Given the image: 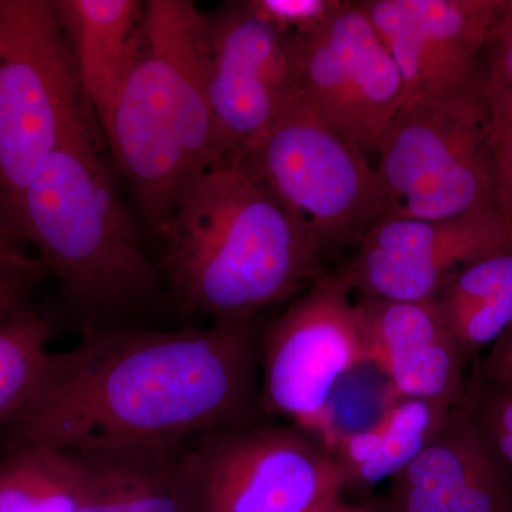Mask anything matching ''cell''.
I'll use <instances>...</instances> for the list:
<instances>
[{"mask_svg": "<svg viewBox=\"0 0 512 512\" xmlns=\"http://www.w3.org/2000/svg\"><path fill=\"white\" fill-rule=\"evenodd\" d=\"M261 332L255 318L184 330L87 325L76 346L50 350L28 402L0 429L9 450H76L254 426Z\"/></svg>", "mask_w": 512, "mask_h": 512, "instance_id": "obj_1", "label": "cell"}, {"mask_svg": "<svg viewBox=\"0 0 512 512\" xmlns=\"http://www.w3.org/2000/svg\"><path fill=\"white\" fill-rule=\"evenodd\" d=\"M157 231L178 301L212 322L255 318L328 274L318 242L238 161L201 174Z\"/></svg>", "mask_w": 512, "mask_h": 512, "instance_id": "obj_2", "label": "cell"}, {"mask_svg": "<svg viewBox=\"0 0 512 512\" xmlns=\"http://www.w3.org/2000/svg\"><path fill=\"white\" fill-rule=\"evenodd\" d=\"M204 26L188 0L144 3L140 55L101 124L156 229L201 174L229 158L208 94Z\"/></svg>", "mask_w": 512, "mask_h": 512, "instance_id": "obj_3", "label": "cell"}, {"mask_svg": "<svg viewBox=\"0 0 512 512\" xmlns=\"http://www.w3.org/2000/svg\"><path fill=\"white\" fill-rule=\"evenodd\" d=\"M15 229L84 309L123 311L157 289L160 269L144 251L89 127L39 168L23 192Z\"/></svg>", "mask_w": 512, "mask_h": 512, "instance_id": "obj_4", "label": "cell"}, {"mask_svg": "<svg viewBox=\"0 0 512 512\" xmlns=\"http://www.w3.org/2000/svg\"><path fill=\"white\" fill-rule=\"evenodd\" d=\"M84 101L55 3L0 0V218L13 229L39 168L89 127Z\"/></svg>", "mask_w": 512, "mask_h": 512, "instance_id": "obj_5", "label": "cell"}, {"mask_svg": "<svg viewBox=\"0 0 512 512\" xmlns=\"http://www.w3.org/2000/svg\"><path fill=\"white\" fill-rule=\"evenodd\" d=\"M238 163L301 222L326 258L357 247L386 214L375 165L301 90Z\"/></svg>", "mask_w": 512, "mask_h": 512, "instance_id": "obj_6", "label": "cell"}, {"mask_svg": "<svg viewBox=\"0 0 512 512\" xmlns=\"http://www.w3.org/2000/svg\"><path fill=\"white\" fill-rule=\"evenodd\" d=\"M384 217L450 220L495 207V161L483 94L404 106L377 148Z\"/></svg>", "mask_w": 512, "mask_h": 512, "instance_id": "obj_7", "label": "cell"}, {"mask_svg": "<svg viewBox=\"0 0 512 512\" xmlns=\"http://www.w3.org/2000/svg\"><path fill=\"white\" fill-rule=\"evenodd\" d=\"M185 474L197 512H313L346 488L335 453L292 423L188 440Z\"/></svg>", "mask_w": 512, "mask_h": 512, "instance_id": "obj_8", "label": "cell"}, {"mask_svg": "<svg viewBox=\"0 0 512 512\" xmlns=\"http://www.w3.org/2000/svg\"><path fill=\"white\" fill-rule=\"evenodd\" d=\"M365 363L353 291L338 271L328 272L261 332V410L311 431L333 451L329 404Z\"/></svg>", "mask_w": 512, "mask_h": 512, "instance_id": "obj_9", "label": "cell"}, {"mask_svg": "<svg viewBox=\"0 0 512 512\" xmlns=\"http://www.w3.org/2000/svg\"><path fill=\"white\" fill-rule=\"evenodd\" d=\"M299 90L340 137L376 154L403 104V79L392 53L357 2L325 23L288 35Z\"/></svg>", "mask_w": 512, "mask_h": 512, "instance_id": "obj_10", "label": "cell"}, {"mask_svg": "<svg viewBox=\"0 0 512 512\" xmlns=\"http://www.w3.org/2000/svg\"><path fill=\"white\" fill-rule=\"evenodd\" d=\"M359 3L392 53L403 104L483 94V56L505 0H365Z\"/></svg>", "mask_w": 512, "mask_h": 512, "instance_id": "obj_11", "label": "cell"}, {"mask_svg": "<svg viewBox=\"0 0 512 512\" xmlns=\"http://www.w3.org/2000/svg\"><path fill=\"white\" fill-rule=\"evenodd\" d=\"M205 16V69L212 110L238 161L274 126L299 92L291 40L247 2Z\"/></svg>", "mask_w": 512, "mask_h": 512, "instance_id": "obj_12", "label": "cell"}, {"mask_svg": "<svg viewBox=\"0 0 512 512\" xmlns=\"http://www.w3.org/2000/svg\"><path fill=\"white\" fill-rule=\"evenodd\" d=\"M511 247L497 205L450 220L383 217L338 272L357 295L430 301L460 269Z\"/></svg>", "mask_w": 512, "mask_h": 512, "instance_id": "obj_13", "label": "cell"}, {"mask_svg": "<svg viewBox=\"0 0 512 512\" xmlns=\"http://www.w3.org/2000/svg\"><path fill=\"white\" fill-rule=\"evenodd\" d=\"M357 318L366 363L389 383L392 399H417L454 409L467 392L468 360L431 301L359 295Z\"/></svg>", "mask_w": 512, "mask_h": 512, "instance_id": "obj_14", "label": "cell"}, {"mask_svg": "<svg viewBox=\"0 0 512 512\" xmlns=\"http://www.w3.org/2000/svg\"><path fill=\"white\" fill-rule=\"evenodd\" d=\"M390 481L393 512H512V470L464 402Z\"/></svg>", "mask_w": 512, "mask_h": 512, "instance_id": "obj_15", "label": "cell"}, {"mask_svg": "<svg viewBox=\"0 0 512 512\" xmlns=\"http://www.w3.org/2000/svg\"><path fill=\"white\" fill-rule=\"evenodd\" d=\"M187 443L66 450L79 476L77 512H197L185 474Z\"/></svg>", "mask_w": 512, "mask_h": 512, "instance_id": "obj_16", "label": "cell"}, {"mask_svg": "<svg viewBox=\"0 0 512 512\" xmlns=\"http://www.w3.org/2000/svg\"><path fill=\"white\" fill-rule=\"evenodd\" d=\"M57 16L82 86L100 124L109 117L143 42L138 0H56Z\"/></svg>", "mask_w": 512, "mask_h": 512, "instance_id": "obj_17", "label": "cell"}, {"mask_svg": "<svg viewBox=\"0 0 512 512\" xmlns=\"http://www.w3.org/2000/svg\"><path fill=\"white\" fill-rule=\"evenodd\" d=\"M451 410L424 400L392 399L372 426L340 436L333 453L346 487L392 480L419 456Z\"/></svg>", "mask_w": 512, "mask_h": 512, "instance_id": "obj_18", "label": "cell"}, {"mask_svg": "<svg viewBox=\"0 0 512 512\" xmlns=\"http://www.w3.org/2000/svg\"><path fill=\"white\" fill-rule=\"evenodd\" d=\"M79 476L69 451L18 447L0 463V512H77Z\"/></svg>", "mask_w": 512, "mask_h": 512, "instance_id": "obj_19", "label": "cell"}, {"mask_svg": "<svg viewBox=\"0 0 512 512\" xmlns=\"http://www.w3.org/2000/svg\"><path fill=\"white\" fill-rule=\"evenodd\" d=\"M53 323L32 302L0 322V427L28 402L49 356Z\"/></svg>", "mask_w": 512, "mask_h": 512, "instance_id": "obj_20", "label": "cell"}, {"mask_svg": "<svg viewBox=\"0 0 512 512\" xmlns=\"http://www.w3.org/2000/svg\"><path fill=\"white\" fill-rule=\"evenodd\" d=\"M481 90L491 136L512 128V0H505L503 13L491 33L483 56Z\"/></svg>", "mask_w": 512, "mask_h": 512, "instance_id": "obj_21", "label": "cell"}, {"mask_svg": "<svg viewBox=\"0 0 512 512\" xmlns=\"http://www.w3.org/2000/svg\"><path fill=\"white\" fill-rule=\"evenodd\" d=\"M464 404L495 453L512 470V392L487 382L473 367Z\"/></svg>", "mask_w": 512, "mask_h": 512, "instance_id": "obj_22", "label": "cell"}, {"mask_svg": "<svg viewBox=\"0 0 512 512\" xmlns=\"http://www.w3.org/2000/svg\"><path fill=\"white\" fill-rule=\"evenodd\" d=\"M249 6L282 35H306L342 8L340 0H248Z\"/></svg>", "mask_w": 512, "mask_h": 512, "instance_id": "obj_23", "label": "cell"}, {"mask_svg": "<svg viewBox=\"0 0 512 512\" xmlns=\"http://www.w3.org/2000/svg\"><path fill=\"white\" fill-rule=\"evenodd\" d=\"M22 238L0 218V282L30 279L40 282L47 272L37 258L26 254Z\"/></svg>", "mask_w": 512, "mask_h": 512, "instance_id": "obj_24", "label": "cell"}, {"mask_svg": "<svg viewBox=\"0 0 512 512\" xmlns=\"http://www.w3.org/2000/svg\"><path fill=\"white\" fill-rule=\"evenodd\" d=\"M495 161V205L503 215L512 242V128L491 136Z\"/></svg>", "mask_w": 512, "mask_h": 512, "instance_id": "obj_25", "label": "cell"}, {"mask_svg": "<svg viewBox=\"0 0 512 512\" xmlns=\"http://www.w3.org/2000/svg\"><path fill=\"white\" fill-rule=\"evenodd\" d=\"M474 369L487 382L512 392V326L476 360Z\"/></svg>", "mask_w": 512, "mask_h": 512, "instance_id": "obj_26", "label": "cell"}, {"mask_svg": "<svg viewBox=\"0 0 512 512\" xmlns=\"http://www.w3.org/2000/svg\"><path fill=\"white\" fill-rule=\"evenodd\" d=\"M37 284L39 282L30 279L0 282V322L28 305Z\"/></svg>", "mask_w": 512, "mask_h": 512, "instance_id": "obj_27", "label": "cell"}, {"mask_svg": "<svg viewBox=\"0 0 512 512\" xmlns=\"http://www.w3.org/2000/svg\"><path fill=\"white\" fill-rule=\"evenodd\" d=\"M387 508L377 503L352 504L340 497L313 512H386Z\"/></svg>", "mask_w": 512, "mask_h": 512, "instance_id": "obj_28", "label": "cell"}, {"mask_svg": "<svg viewBox=\"0 0 512 512\" xmlns=\"http://www.w3.org/2000/svg\"><path fill=\"white\" fill-rule=\"evenodd\" d=\"M386 512H393V511H392V510H390V511H389V510H387Z\"/></svg>", "mask_w": 512, "mask_h": 512, "instance_id": "obj_29", "label": "cell"}]
</instances>
